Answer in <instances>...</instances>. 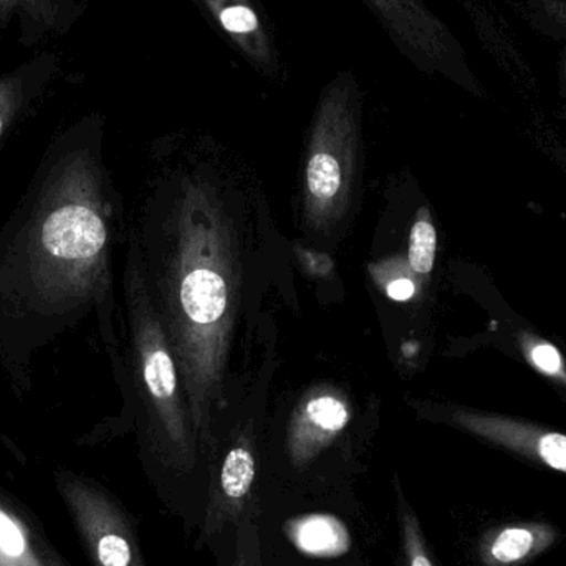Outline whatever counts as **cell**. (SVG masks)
Masks as SVG:
<instances>
[{"label":"cell","mask_w":566,"mask_h":566,"mask_svg":"<svg viewBox=\"0 0 566 566\" xmlns=\"http://www.w3.org/2000/svg\"><path fill=\"white\" fill-rule=\"evenodd\" d=\"M269 566H378L379 528L356 494H262Z\"/></svg>","instance_id":"6da1fadb"},{"label":"cell","mask_w":566,"mask_h":566,"mask_svg":"<svg viewBox=\"0 0 566 566\" xmlns=\"http://www.w3.org/2000/svg\"><path fill=\"white\" fill-rule=\"evenodd\" d=\"M192 541L216 566H269L261 454L248 438L229 444L209 464L205 514Z\"/></svg>","instance_id":"7a4b0ae2"},{"label":"cell","mask_w":566,"mask_h":566,"mask_svg":"<svg viewBox=\"0 0 566 566\" xmlns=\"http://www.w3.org/2000/svg\"><path fill=\"white\" fill-rule=\"evenodd\" d=\"M106 226L90 205L63 201L39 221L32 241L35 285L46 292H66L93 264L106 244Z\"/></svg>","instance_id":"3957f363"},{"label":"cell","mask_w":566,"mask_h":566,"mask_svg":"<svg viewBox=\"0 0 566 566\" xmlns=\"http://www.w3.org/2000/svg\"><path fill=\"white\" fill-rule=\"evenodd\" d=\"M452 421L464 431L521 458L566 474V434L514 416L455 411Z\"/></svg>","instance_id":"277c9868"},{"label":"cell","mask_w":566,"mask_h":566,"mask_svg":"<svg viewBox=\"0 0 566 566\" xmlns=\"http://www.w3.org/2000/svg\"><path fill=\"white\" fill-rule=\"evenodd\" d=\"M83 0H0V32L15 29L22 45L35 46L72 30Z\"/></svg>","instance_id":"5b68a950"},{"label":"cell","mask_w":566,"mask_h":566,"mask_svg":"<svg viewBox=\"0 0 566 566\" xmlns=\"http://www.w3.org/2000/svg\"><path fill=\"white\" fill-rule=\"evenodd\" d=\"M56 70L59 56L53 52H42L0 75V138L20 112L52 82Z\"/></svg>","instance_id":"8992f818"},{"label":"cell","mask_w":566,"mask_h":566,"mask_svg":"<svg viewBox=\"0 0 566 566\" xmlns=\"http://www.w3.org/2000/svg\"><path fill=\"white\" fill-rule=\"evenodd\" d=\"M557 532L545 524H518L492 531L479 547L485 566H518L544 554L555 544Z\"/></svg>","instance_id":"52a82bcc"},{"label":"cell","mask_w":566,"mask_h":566,"mask_svg":"<svg viewBox=\"0 0 566 566\" xmlns=\"http://www.w3.org/2000/svg\"><path fill=\"white\" fill-rule=\"evenodd\" d=\"M181 303L192 322L199 325L218 322L228 305L224 279L209 269H196L182 282Z\"/></svg>","instance_id":"ba28073f"},{"label":"cell","mask_w":566,"mask_h":566,"mask_svg":"<svg viewBox=\"0 0 566 566\" xmlns=\"http://www.w3.org/2000/svg\"><path fill=\"white\" fill-rule=\"evenodd\" d=\"M392 492L399 538L398 566H436L418 514L398 481L392 484Z\"/></svg>","instance_id":"9c48e42d"},{"label":"cell","mask_w":566,"mask_h":566,"mask_svg":"<svg viewBox=\"0 0 566 566\" xmlns=\"http://www.w3.org/2000/svg\"><path fill=\"white\" fill-rule=\"evenodd\" d=\"M143 378L153 398L168 401L176 391V369L165 348H149L143 359Z\"/></svg>","instance_id":"30bf717a"},{"label":"cell","mask_w":566,"mask_h":566,"mask_svg":"<svg viewBox=\"0 0 566 566\" xmlns=\"http://www.w3.org/2000/svg\"><path fill=\"white\" fill-rule=\"evenodd\" d=\"M528 22L545 35L566 42V0H521Z\"/></svg>","instance_id":"8fae6325"},{"label":"cell","mask_w":566,"mask_h":566,"mask_svg":"<svg viewBox=\"0 0 566 566\" xmlns=\"http://www.w3.org/2000/svg\"><path fill=\"white\" fill-rule=\"evenodd\" d=\"M521 343L525 358H527V361L531 363L537 371L566 385V366L564 358H562L560 352H558L552 343L545 342V339L534 335H522Z\"/></svg>","instance_id":"7c38bea8"},{"label":"cell","mask_w":566,"mask_h":566,"mask_svg":"<svg viewBox=\"0 0 566 566\" xmlns=\"http://www.w3.org/2000/svg\"><path fill=\"white\" fill-rule=\"evenodd\" d=\"M438 234L429 219H419L409 235V265L418 274H429L434 268Z\"/></svg>","instance_id":"4fadbf2b"},{"label":"cell","mask_w":566,"mask_h":566,"mask_svg":"<svg viewBox=\"0 0 566 566\" xmlns=\"http://www.w3.org/2000/svg\"><path fill=\"white\" fill-rule=\"evenodd\" d=\"M342 185L338 161L326 153H316L308 163L310 192L319 201L335 198Z\"/></svg>","instance_id":"5bb4252c"},{"label":"cell","mask_w":566,"mask_h":566,"mask_svg":"<svg viewBox=\"0 0 566 566\" xmlns=\"http://www.w3.org/2000/svg\"><path fill=\"white\" fill-rule=\"evenodd\" d=\"M138 554L133 538L122 532H108L98 542V560L102 566H138Z\"/></svg>","instance_id":"9a60e30c"},{"label":"cell","mask_w":566,"mask_h":566,"mask_svg":"<svg viewBox=\"0 0 566 566\" xmlns=\"http://www.w3.org/2000/svg\"><path fill=\"white\" fill-rule=\"evenodd\" d=\"M221 22L232 33H248L258 29V17L244 6H234L221 13Z\"/></svg>","instance_id":"2e32d148"},{"label":"cell","mask_w":566,"mask_h":566,"mask_svg":"<svg viewBox=\"0 0 566 566\" xmlns=\"http://www.w3.org/2000/svg\"><path fill=\"white\" fill-rule=\"evenodd\" d=\"M0 548L12 557H19L25 548L19 528L3 514H0Z\"/></svg>","instance_id":"e0dca14e"},{"label":"cell","mask_w":566,"mask_h":566,"mask_svg":"<svg viewBox=\"0 0 566 566\" xmlns=\"http://www.w3.org/2000/svg\"><path fill=\"white\" fill-rule=\"evenodd\" d=\"M415 283L408 281V279H399V281L392 282L391 285L388 286V295L391 296L392 300H398V302H406V300L415 295Z\"/></svg>","instance_id":"ac0fdd59"},{"label":"cell","mask_w":566,"mask_h":566,"mask_svg":"<svg viewBox=\"0 0 566 566\" xmlns=\"http://www.w3.org/2000/svg\"><path fill=\"white\" fill-rule=\"evenodd\" d=\"M558 86H560V95L566 102V45L562 50L560 59H558Z\"/></svg>","instance_id":"d6986e66"}]
</instances>
